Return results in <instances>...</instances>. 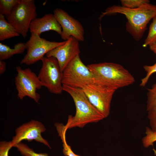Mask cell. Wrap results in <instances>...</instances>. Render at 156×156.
Here are the masks:
<instances>
[{"label": "cell", "mask_w": 156, "mask_h": 156, "mask_svg": "<svg viewBox=\"0 0 156 156\" xmlns=\"http://www.w3.org/2000/svg\"><path fill=\"white\" fill-rule=\"evenodd\" d=\"M6 64L5 62L0 60V74L3 73L6 70Z\"/></svg>", "instance_id": "484cf974"}, {"label": "cell", "mask_w": 156, "mask_h": 156, "mask_svg": "<svg viewBox=\"0 0 156 156\" xmlns=\"http://www.w3.org/2000/svg\"><path fill=\"white\" fill-rule=\"evenodd\" d=\"M143 68L146 73V76L141 80L140 86L142 87L145 86L151 75L153 73H156V62L151 66H144Z\"/></svg>", "instance_id": "603a6c76"}, {"label": "cell", "mask_w": 156, "mask_h": 156, "mask_svg": "<svg viewBox=\"0 0 156 156\" xmlns=\"http://www.w3.org/2000/svg\"><path fill=\"white\" fill-rule=\"evenodd\" d=\"M17 74L14 82L18 92V98L22 100L26 96L38 103L40 99L37 90L42 86L38 76L29 68L22 69L19 66L16 68Z\"/></svg>", "instance_id": "8992f818"}, {"label": "cell", "mask_w": 156, "mask_h": 156, "mask_svg": "<svg viewBox=\"0 0 156 156\" xmlns=\"http://www.w3.org/2000/svg\"><path fill=\"white\" fill-rule=\"evenodd\" d=\"M146 110L148 111L156 107V82L150 88L148 89Z\"/></svg>", "instance_id": "d6986e66"}, {"label": "cell", "mask_w": 156, "mask_h": 156, "mask_svg": "<svg viewBox=\"0 0 156 156\" xmlns=\"http://www.w3.org/2000/svg\"><path fill=\"white\" fill-rule=\"evenodd\" d=\"M66 41H50L36 34L31 33L29 39L25 43L27 53L21 61L20 64L30 65L41 60L48 52L64 44Z\"/></svg>", "instance_id": "9c48e42d"}, {"label": "cell", "mask_w": 156, "mask_h": 156, "mask_svg": "<svg viewBox=\"0 0 156 156\" xmlns=\"http://www.w3.org/2000/svg\"><path fill=\"white\" fill-rule=\"evenodd\" d=\"M20 35L15 28L7 21L5 16L0 14V41Z\"/></svg>", "instance_id": "5bb4252c"}, {"label": "cell", "mask_w": 156, "mask_h": 156, "mask_svg": "<svg viewBox=\"0 0 156 156\" xmlns=\"http://www.w3.org/2000/svg\"><path fill=\"white\" fill-rule=\"evenodd\" d=\"M63 90L68 93L74 101L76 112L74 116L69 115L65 125L67 130L73 128H83L86 124L97 122L105 118L92 104L82 89L62 85Z\"/></svg>", "instance_id": "7a4b0ae2"}, {"label": "cell", "mask_w": 156, "mask_h": 156, "mask_svg": "<svg viewBox=\"0 0 156 156\" xmlns=\"http://www.w3.org/2000/svg\"><path fill=\"white\" fill-rule=\"evenodd\" d=\"M13 147L11 141H0V156H8L9 151Z\"/></svg>", "instance_id": "cb8c5ba5"}, {"label": "cell", "mask_w": 156, "mask_h": 156, "mask_svg": "<svg viewBox=\"0 0 156 156\" xmlns=\"http://www.w3.org/2000/svg\"><path fill=\"white\" fill-rule=\"evenodd\" d=\"M92 74L94 81L116 90L133 84L134 77L120 64L109 62L92 64L87 66Z\"/></svg>", "instance_id": "3957f363"}, {"label": "cell", "mask_w": 156, "mask_h": 156, "mask_svg": "<svg viewBox=\"0 0 156 156\" xmlns=\"http://www.w3.org/2000/svg\"><path fill=\"white\" fill-rule=\"evenodd\" d=\"M122 6L130 9L138 8L146 3H150L148 0H121Z\"/></svg>", "instance_id": "44dd1931"}, {"label": "cell", "mask_w": 156, "mask_h": 156, "mask_svg": "<svg viewBox=\"0 0 156 156\" xmlns=\"http://www.w3.org/2000/svg\"><path fill=\"white\" fill-rule=\"evenodd\" d=\"M13 147L16 148L23 156H49L47 153H37L35 152L27 145L21 142L15 144Z\"/></svg>", "instance_id": "2e32d148"}, {"label": "cell", "mask_w": 156, "mask_h": 156, "mask_svg": "<svg viewBox=\"0 0 156 156\" xmlns=\"http://www.w3.org/2000/svg\"><path fill=\"white\" fill-rule=\"evenodd\" d=\"M62 83L82 89L94 81V77L87 66L81 61L79 55L75 57L62 72Z\"/></svg>", "instance_id": "5b68a950"}, {"label": "cell", "mask_w": 156, "mask_h": 156, "mask_svg": "<svg viewBox=\"0 0 156 156\" xmlns=\"http://www.w3.org/2000/svg\"><path fill=\"white\" fill-rule=\"evenodd\" d=\"M37 16L34 1L21 0L10 14L5 17L19 34L25 38L27 36L31 22Z\"/></svg>", "instance_id": "277c9868"}, {"label": "cell", "mask_w": 156, "mask_h": 156, "mask_svg": "<svg viewBox=\"0 0 156 156\" xmlns=\"http://www.w3.org/2000/svg\"><path fill=\"white\" fill-rule=\"evenodd\" d=\"M21 0H0V14L5 16L10 14L14 7Z\"/></svg>", "instance_id": "e0dca14e"}, {"label": "cell", "mask_w": 156, "mask_h": 156, "mask_svg": "<svg viewBox=\"0 0 156 156\" xmlns=\"http://www.w3.org/2000/svg\"><path fill=\"white\" fill-rule=\"evenodd\" d=\"M145 135L142 140L143 146L148 148L153 145L156 142V132L153 131L150 128L146 127L145 129Z\"/></svg>", "instance_id": "ffe728a7"}, {"label": "cell", "mask_w": 156, "mask_h": 156, "mask_svg": "<svg viewBox=\"0 0 156 156\" xmlns=\"http://www.w3.org/2000/svg\"><path fill=\"white\" fill-rule=\"evenodd\" d=\"M42 66L38 77L42 86L51 93L59 94L63 91L62 72L58 61L53 57H44L41 60Z\"/></svg>", "instance_id": "52a82bcc"}, {"label": "cell", "mask_w": 156, "mask_h": 156, "mask_svg": "<svg viewBox=\"0 0 156 156\" xmlns=\"http://www.w3.org/2000/svg\"><path fill=\"white\" fill-rule=\"evenodd\" d=\"M150 25L147 36L142 46L146 47L150 46L156 42V16L153 18Z\"/></svg>", "instance_id": "ac0fdd59"}, {"label": "cell", "mask_w": 156, "mask_h": 156, "mask_svg": "<svg viewBox=\"0 0 156 156\" xmlns=\"http://www.w3.org/2000/svg\"><path fill=\"white\" fill-rule=\"evenodd\" d=\"M148 112V117L150 123V128L153 131L156 132V107Z\"/></svg>", "instance_id": "d4e9b609"}, {"label": "cell", "mask_w": 156, "mask_h": 156, "mask_svg": "<svg viewBox=\"0 0 156 156\" xmlns=\"http://www.w3.org/2000/svg\"><path fill=\"white\" fill-rule=\"evenodd\" d=\"M65 132L62 131L59 133L63 143V153L65 156H81L75 154L72 150L71 146L67 143L66 140Z\"/></svg>", "instance_id": "7402d4cb"}, {"label": "cell", "mask_w": 156, "mask_h": 156, "mask_svg": "<svg viewBox=\"0 0 156 156\" xmlns=\"http://www.w3.org/2000/svg\"><path fill=\"white\" fill-rule=\"evenodd\" d=\"M29 30L31 33L40 36L42 33L50 30L55 31L60 35L62 28L54 14L49 13L33 20L30 24Z\"/></svg>", "instance_id": "4fadbf2b"}, {"label": "cell", "mask_w": 156, "mask_h": 156, "mask_svg": "<svg viewBox=\"0 0 156 156\" xmlns=\"http://www.w3.org/2000/svg\"><path fill=\"white\" fill-rule=\"evenodd\" d=\"M82 90L92 104L105 118L108 117L112 99L116 90L94 81L86 86Z\"/></svg>", "instance_id": "ba28073f"}, {"label": "cell", "mask_w": 156, "mask_h": 156, "mask_svg": "<svg viewBox=\"0 0 156 156\" xmlns=\"http://www.w3.org/2000/svg\"><path fill=\"white\" fill-rule=\"evenodd\" d=\"M116 13L125 16L127 19L126 24L127 31L134 39L138 41L143 36L149 21L156 16V5L146 3L135 9L114 5L107 8L104 12H102L99 19H101L106 15Z\"/></svg>", "instance_id": "6da1fadb"}, {"label": "cell", "mask_w": 156, "mask_h": 156, "mask_svg": "<svg viewBox=\"0 0 156 156\" xmlns=\"http://www.w3.org/2000/svg\"><path fill=\"white\" fill-rule=\"evenodd\" d=\"M46 128L41 122L34 120L25 123L15 130V135L11 141L13 146L24 140L28 142L33 140L42 143L50 149L51 147L48 141L42 136L41 133Z\"/></svg>", "instance_id": "30bf717a"}, {"label": "cell", "mask_w": 156, "mask_h": 156, "mask_svg": "<svg viewBox=\"0 0 156 156\" xmlns=\"http://www.w3.org/2000/svg\"><path fill=\"white\" fill-rule=\"evenodd\" d=\"M26 49L25 43L19 42L16 44L13 48L0 43V60L10 58L14 55L23 53Z\"/></svg>", "instance_id": "9a60e30c"}, {"label": "cell", "mask_w": 156, "mask_h": 156, "mask_svg": "<svg viewBox=\"0 0 156 156\" xmlns=\"http://www.w3.org/2000/svg\"><path fill=\"white\" fill-rule=\"evenodd\" d=\"M53 14L62 27V32L60 35L62 39L66 41L72 36L79 41H84V29L78 20L60 8L55 9Z\"/></svg>", "instance_id": "8fae6325"}, {"label": "cell", "mask_w": 156, "mask_h": 156, "mask_svg": "<svg viewBox=\"0 0 156 156\" xmlns=\"http://www.w3.org/2000/svg\"><path fill=\"white\" fill-rule=\"evenodd\" d=\"M80 51L79 41L71 36L64 44L59 46L48 52L47 57H53L57 59L61 71L63 72L68 64Z\"/></svg>", "instance_id": "7c38bea8"}, {"label": "cell", "mask_w": 156, "mask_h": 156, "mask_svg": "<svg viewBox=\"0 0 156 156\" xmlns=\"http://www.w3.org/2000/svg\"><path fill=\"white\" fill-rule=\"evenodd\" d=\"M149 49L156 55V42L149 46Z\"/></svg>", "instance_id": "4316f807"}]
</instances>
